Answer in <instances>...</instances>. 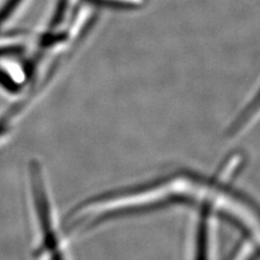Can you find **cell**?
Listing matches in <instances>:
<instances>
[{
  "mask_svg": "<svg viewBox=\"0 0 260 260\" xmlns=\"http://www.w3.org/2000/svg\"><path fill=\"white\" fill-rule=\"evenodd\" d=\"M22 0H8V2L3 6L0 9V25L7 21V19L13 13L15 8L21 4Z\"/></svg>",
  "mask_w": 260,
  "mask_h": 260,
  "instance_id": "3",
  "label": "cell"
},
{
  "mask_svg": "<svg viewBox=\"0 0 260 260\" xmlns=\"http://www.w3.org/2000/svg\"><path fill=\"white\" fill-rule=\"evenodd\" d=\"M69 5V0H59L58 5H56V9L53 14L52 22H51V27L58 26L59 24L62 22L65 11H67V8Z\"/></svg>",
  "mask_w": 260,
  "mask_h": 260,
  "instance_id": "4",
  "label": "cell"
},
{
  "mask_svg": "<svg viewBox=\"0 0 260 260\" xmlns=\"http://www.w3.org/2000/svg\"><path fill=\"white\" fill-rule=\"evenodd\" d=\"M260 109V90L257 92L256 96L253 99V101H251L246 109L244 110L241 115L239 116V118L235 120V124H233L232 128H231V134L232 135H235V134H239L241 132V129L244 127V126H247L249 120L251 119V117H254L256 115L257 111Z\"/></svg>",
  "mask_w": 260,
  "mask_h": 260,
  "instance_id": "1",
  "label": "cell"
},
{
  "mask_svg": "<svg viewBox=\"0 0 260 260\" xmlns=\"http://www.w3.org/2000/svg\"><path fill=\"white\" fill-rule=\"evenodd\" d=\"M83 2L98 8L117 11H133L137 10L139 7L135 3L124 2V0H83Z\"/></svg>",
  "mask_w": 260,
  "mask_h": 260,
  "instance_id": "2",
  "label": "cell"
}]
</instances>
